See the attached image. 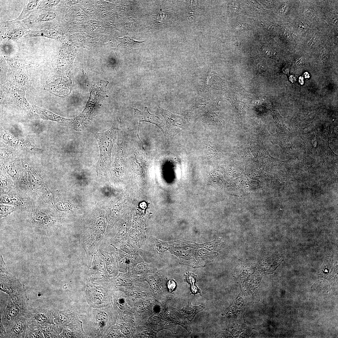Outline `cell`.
Segmentation results:
<instances>
[{
	"instance_id": "cell-1",
	"label": "cell",
	"mask_w": 338,
	"mask_h": 338,
	"mask_svg": "<svg viewBox=\"0 0 338 338\" xmlns=\"http://www.w3.org/2000/svg\"><path fill=\"white\" fill-rule=\"evenodd\" d=\"M118 125L115 122L112 127L103 132H94L98 144L99 157L96 165L98 175H102L107 169L110 163L112 149L116 139Z\"/></svg>"
},
{
	"instance_id": "cell-2",
	"label": "cell",
	"mask_w": 338,
	"mask_h": 338,
	"mask_svg": "<svg viewBox=\"0 0 338 338\" xmlns=\"http://www.w3.org/2000/svg\"><path fill=\"white\" fill-rule=\"evenodd\" d=\"M8 301L2 312L1 321L5 327L25 315L28 310V298L25 291L21 294L9 296Z\"/></svg>"
},
{
	"instance_id": "cell-3",
	"label": "cell",
	"mask_w": 338,
	"mask_h": 338,
	"mask_svg": "<svg viewBox=\"0 0 338 338\" xmlns=\"http://www.w3.org/2000/svg\"><path fill=\"white\" fill-rule=\"evenodd\" d=\"M87 335L92 337H102L105 333L109 320L107 312L102 307L95 308L86 316Z\"/></svg>"
},
{
	"instance_id": "cell-4",
	"label": "cell",
	"mask_w": 338,
	"mask_h": 338,
	"mask_svg": "<svg viewBox=\"0 0 338 338\" xmlns=\"http://www.w3.org/2000/svg\"><path fill=\"white\" fill-rule=\"evenodd\" d=\"M105 279L87 281L86 299L94 308L103 307L105 305L106 295L104 285Z\"/></svg>"
},
{
	"instance_id": "cell-5",
	"label": "cell",
	"mask_w": 338,
	"mask_h": 338,
	"mask_svg": "<svg viewBox=\"0 0 338 338\" xmlns=\"http://www.w3.org/2000/svg\"><path fill=\"white\" fill-rule=\"evenodd\" d=\"M25 317L27 325L41 327L54 324L53 312L47 309L29 308Z\"/></svg>"
},
{
	"instance_id": "cell-6",
	"label": "cell",
	"mask_w": 338,
	"mask_h": 338,
	"mask_svg": "<svg viewBox=\"0 0 338 338\" xmlns=\"http://www.w3.org/2000/svg\"><path fill=\"white\" fill-rule=\"evenodd\" d=\"M1 290L9 296L20 294L25 291L22 285L12 274L0 269Z\"/></svg>"
},
{
	"instance_id": "cell-7",
	"label": "cell",
	"mask_w": 338,
	"mask_h": 338,
	"mask_svg": "<svg viewBox=\"0 0 338 338\" xmlns=\"http://www.w3.org/2000/svg\"><path fill=\"white\" fill-rule=\"evenodd\" d=\"M136 113L139 120L138 129L137 136L140 140L142 144V142L139 138V131L140 125L141 122L145 121L148 122L156 125L163 132L166 136H167V132L166 125L163 121L160 120V118L154 115L150 114L148 111V108L146 106L143 111H141L136 108L133 109Z\"/></svg>"
},
{
	"instance_id": "cell-8",
	"label": "cell",
	"mask_w": 338,
	"mask_h": 338,
	"mask_svg": "<svg viewBox=\"0 0 338 338\" xmlns=\"http://www.w3.org/2000/svg\"><path fill=\"white\" fill-rule=\"evenodd\" d=\"M93 261L89 268L88 281L99 280L106 277L104 261L100 257L98 251L95 254Z\"/></svg>"
},
{
	"instance_id": "cell-9",
	"label": "cell",
	"mask_w": 338,
	"mask_h": 338,
	"mask_svg": "<svg viewBox=\"0 0 338 338\" xmlns=\"http://www.w3.org/2000/svg\"><path fill=\"white\" fill-rule=\"evenodd\" d=\"M162 115L166 121L167 136L172 137L183 130L182 121L178 116L160 107Z\"/></svg>"
},
{
	"instance_id": "cell-10",
	"label": "cell",
	"mask_w": 338,
	"mask_h": 338,
	"mask_svg": "<svg viewBox=\"0 0 338 338\" xmlns=\"http://www.w3.org/2000/svg\"><path fill=\"white\" fill-rule=\"evenodd\" d=\"M82 313L78 310L72 309L63 311L56 310L53 312L54 323L59 326H64L78 319L79 317L85 316Z\"/></svg>"
},
{
	"instance_id": "cell-11",
	"label": "cell",
	"mask_w": 338,
	"mask_h": 338,
	"mask_svg": "<svg viewBox=\"0 0 338 338\" xmlns=\"http://www.w3.org/2000/svg\"><path fill=\"white\" fill-rule=\"evenodd\" d=\"M27 326V322L25 316L19 318L5 327L6 337H25Z\"/></svg>"
},
{
	"instance_id": "cell-12",
	"label": "cell",
	"mask_w": 338,
	"mask_h": 338,
	"mask_svg": "<svg viewBox=\"0 0 338 338\" xmlns=\"http://www.w3.org/2000/svg\"><path fill=\"white\" fill-rule=\"evenodd\" d=\"M33 222L41 229L40 233L46 236H49L51 233L49 227L52 223V219L47 213L41 212L36 213L32 217Z\"/></svg>"
},
{
	"instance_id": "cell-13",
	"label": "cell",
	"mask_w": 338,
	"mask_h": 338,
	"mask_svg": "<svg viewBox=\"0 0 338 338\" xmlns=\"http://www.w3.org/2000/svg\"><path fill=\"white\" fill-rule=\"evenodd\" d=\"M84 331L81 322L77 319L63 327L60 337H81L84 336Z\"/></svg>"
},
{
	"instance_id": "cell-14",
	"label": "cell",
	"mask_w": 338,
	"mask_h": 338,
	"mask_svg": "<svg viewBox=\"0 0 338 338\" xmlns=\"http://www.w3.org/2000/svg\"><path fill=\"white\" fill-rule=\"evenodd\" d=\"M5 59L11 67L14 69L27 70L28 68L36 65L33 64L17 58L5 57Z\"/></svg>"
},
{
	"instance_id": "cell-15",
	"label": "cell",
	"mask_w": 338,
	"mask_h": 338,
	"mask_svg": "<svg viewBox=\"0 0 338 338\" xmlns=\"http://www.w3.org/2000/svg\"><path fill=\"white\" fill-rule=\"evenodd\" d=\"M63 327L54 324L43 326L41 328L44 338H56L60 337Z\"/></svg>"
},
{
	"instance_id": "cell-16",
	"label": "cell",
	"mask_w": 338,
	"mask_h": 338,
	"mask_svg": "<svg viewBox=\"0 0 338 338\" xmlns=\"http://www.w3.org/2000/svg\"><path fill=\"white\" fill-rule=\"evenodd\" d=\"M26 70H17L13 73L14 81L19 87L22 89L26 88L29 84V80L26 74Z\"/></svg>"
},
{
	"instance_id": "cell-17",
	"label": "cell",
	"mask_w": 338,
	"mask_h": 338,
	"mask_svg": "<svg viewBox=\"0 0 338 338\" xmlns=\"http://www.w3.org/2000/svg\"><path fill=\"white\" fill-rule=\"evenodd\" d=\"M39 1V0H30L27 1L26 3H24L23 9L19 16L15 19L9 22L14 23L26 18L37 6Z\"/></svg>"
},
{
	"instance_id": "cell-18",
	"label": "cell",
	"mask_w": 338,
	"mask_h": 338,
	"mask_svg": "<svg viewBox=\"0 0 338 338\" xmlns=\"http://www.w3.org/2000/svg\"><path fill=\"white\" fill-rule=\"evenodd\" d=\"M116 250L115 255L117 266L120 270L124 271L128 267L129 264L128 254L118 248H115Z\"/></svg>"
},
{
	"instance_id": "cell-19",
	"label": "cell",
	"mask_w": 338,
	"mask_h": 338,
	"mask_svg": "<svg viewBox=\"0 0 338 338\" xmlns=\"http://www.w3.org/2000/svg\"><path fill=\"white\" fill-rule=\"evenodd\" d=\"M35 37H43L54 39L55 38L52 32L49 29L29 30L24 35L25 38Z\"/></svg>"
},
{
	"instance_id": "cell-20",
	"label": "cell",
	"mask_w": 338,
	"mask_h": 338,
	"mask_svg": "<svg viewBox=\"0 0 338 338\" xmlns=\"http://www.w3.org/2000/svg\"><path fill=\"white\" fill-rule=\"evenodd\" d=\"M27 32L22 27H15L8 31L3 38L8 40H16L25 35Z\"/></svg>"
},
{
	"instance_id": "cell-21",
	"label": "cell",
	"mask_w": 338,
	"mask_h": 338,
	"mask_svg": "<svg viewBox=\"0 0 338 338\" xmlns=\"http://www.w3.org/2000/svg\"><path fill=\"white\" fill-rule=\"evenodd\" d=\"M44 335L40 326L27 325L25 338H44Z\"/></svg>"
},
{
	"instance_id": "cell-22",
	"label": "cell",
	"mask_w": 338,
	"mask_h": 338,
	"mask_svg": "<svg viewBox=\"0 0 338 338\" xmlns=\"http://www.w3.org/2000/svg\"><path fill=\"white\" fill-rule=\"evenodd\" d=\"M55 13L53 12H48L42 13L39 15L33 22V23L49 21L55 18Z\"/></svg>"
},
{
	"instance_id": "cell-23",
	"label": "cell",
	"mask_w": 338,
	"mask_h": 338,
	"mask_svg": "<svg viewBox=\"0 0 338 338\" xmlns=\"http://www.w3.org/2000/svg\"><path fill=\"white\" fill-rule=\"evenodd\" d=\"M14 207L12 206H4L2 205L1 206L0 217L2 218L7 216L13 211Z\"/></svg>"
},
{
	"instance_id": "cell-24",
	"label": "cell",
	"mask_w": 338,
	"mask_h": 338,
	"mask_svg": "<svg viewBox=\"0 0 338 338\" xmlns=\"http://www.w3.org/2000/svg\"><path fill=\"white\" fill-rule=\"evenodd\" d=\"M122 43L125 44H126L129 46H132L135 44L141 43L143 42V41L140 42L136 41L134 40L132 38L128 37H125L121 39Z\"/></svg>"
},
{
	"instance_id": "cell-25",
	"label": "cell",
	"mask_w": 338,
	"mask_h": 338,
	"mask_svg": "<svg viewBox=\"0 0 338 338\" xmlns=\"http://www.w3.org/2000/svg\"><path fill=\"white\" fill-rule=\"evenodd\" d=\"M7 67L5 59L1 56H0V74L1 76H4L6 73Z\"/></svg>"
},
{
	"instance_id": "cell-26",
	"label": "cell",
	"mask_w": 338,
	"mask_h": 338,
	"mask_svg": "<svg viewBox=\"0 0 338 338\" xmlns=\"http://www.w3.org/2000/svg\"><path fill=\"white\" fill-rule=\"evenodd\" d=\"M147 305V303L145 301H140L135 304V309L138 312L143 311L146 309Z\"/></svg>"
},
{
	"instance_id": "cell-27",
	"label": "cell",
	"mask_w": 338,
	"mask_h": 338,
	"mask_svg": "<svg viewBox=\"0 0 338 338\" xmlns=\"http://www.w3.org/2000/svg\"><path fill=\"white\" fill-rule=\"evenodd\" d=\"M59 1H55V0H46L44 1L43 2V3L41 5L42 6H43V7H51L55 5L58 3Z\"/></svg>"
},
{
	"instance_id": "cell-28",
	"label": "cell",
	"mask_w": 338,
	"mask_h": 338,
	"mask_svg": "<svg viewBox=\"0 0 338 338\" xmlns=\"http://www.w3.org/2000/svg\"><path fill=\"white\" fill-rule=\"evenodd\" d=\"M116 304L120 309L123 310L125 307V302L124 300L120 298L117 299L116 301Z\"/></svg>"
},
{
	"instance_id": "cell-29",
	"label": "cell",
	"mask_w": 338,
	"mask_h": 338,
	"mask_svg": "<svg viewBox=\"0 0 338 338\" xmlns=\"http://www.w3.org/2000/svg\"><path fill=\"white\" fill-rule=\"evenodd\" d=\"M176 287L175 282L172 280H169L167 282V287L170 292L173 291Z\"/></svg>"
},
{
	"instance_id": "cell-30",
	"label": "cell",
	"mask_w": 338,
	"mask_h": 338,
	"mask_svg": "<svg viewBox=\"0 0 338 338\" xmlns=\"http://www.w3.org/2000/svg\"><path fill=\"white\" fill-rule=\"evenodd\" d=\"M262 50L265 54L267 55H270L272 54V51L271 49L267 46H263L262 48Z\"/></svg>"
},
{
	"instance_id": "cell-31",
	"label": "cell",
	"mask_w": 338,
	"mask_h": 338,
	"mask_svg": "<svg viewBox=\"0 0 338 338\" xmlns=\"http://www.w3.org/2000/svg\"><path fill=\"white\" fill-rule=\"evenodd\" d=\"M143 292L140 291H135L134 292H132L131 294V295L132 296H135L136 297H139L143 296L144 294Z\"/></svg>"
}]
</instances>
